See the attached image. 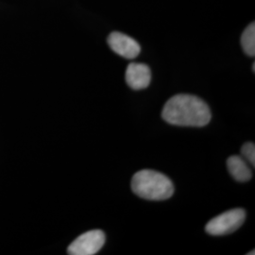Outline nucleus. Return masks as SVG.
<instances>
[{
	"label": "nucleus",
	"mask_w": 255,
	"mask_h": 255,
	"mask_svg": "<svg viewBox=\"0 0 255 255\" xmlns=\"http://www.w3.org/2000/svg\"><path fill=\"white\" fill-rule=\"evenodd\" d=\"M131 189L138 197L147 201H164L174 194L173 182L164 174L143 169L133 175Z\"/></svg>",
	"instance_id": "2"
},
{
	"label": "nucleus",
	"mask_w": 255,
	"mask_h": 255,
	"mask_svg": "<svg viewBox=\"0 0 255 255\" xmlns=\"http://www.w3.org/2000/svg\"><path fill=\"white\" fill-rule=\"evenodd\" d=\"M107 42L113 51L129 60L135 59L141 51V47L134 39L119 31L112 32Z\"/></svg>",
	"instance_id": "5"
},
{
	"label": "nucleus",
	"mask_w": 255,
	"mask_h": 255,
	"mask_svg": "<svg viewBox=\"0 0 255 255\" xmlns=\"http://www.w3.org/2000/svg\"><path fill=\"white\" fill-rule=\"evenodd\" d=\"M227 166L229 172L237 182H249L253 177V172L249 164H247L246 160L241 156H231L227 160Z\"/></svg>",
	"instance_id": "7"
},
{
	"label": "nucleus",
	"mask_w": 255,
	"mask_h": 255,
	"mask_svg": "<svg viewBox=\"0 0 255 255\" xmlns=\"http://www.w3.org/2000/svg\"><path fill=\"white\" fill-rule=\"evenodd\" d=\"M241 45L245 53L251 57L255 55V25L250 24L241 36Z\"/></svg>",
	"instance_id": "8"
},
{
	"label": "nucleus",
	"mask_w": 255,
	"mask_h": 255,
	"mask_svg": "<svg viewBox=\"0 0 255 255\" xmlns=\"http://www.w3.org/2000/svg\"><path fill=\"white\" fill-rule=\"evenodd\" d=\"M165 122L182 127H203L212 119V114L205 101L200 98L180 94L166 101L162 111Z\"/></svg>",
	"instance_id": "1"
},
{
	"label": "nucleus",
	"mask_w": 255,
	"mask_h": 255,
	"mask_svg": "<svg viewBox=\"0 0 255 255\" xmlns=\"http://www.w3.org/2000/svg\"><path fill=\"white\" fill-rule=\"evenodd\" d=\"M106 236L101 230H93L82 234L70 244L67 253L70 255H94L105 244Z\"/></svg>",
	"instance_id": "4"
},
{
	"label": "nucleus",
	"mask_w": 255,
	"mask_h": 255,
	"mask_svg": "<svg viewBox=\"0 0 255 255\" xmlns=\"http://www.w3.org/2000/svg\"><path fill=\"white\" fill-rule=\"evenodd\" d=\"M253 71L254 72L255 71V64H253Z\"/></svg>",
	"instance_id": "11"
},
{
	"label": "nucleus",
	"mask_w": 255,
	"mask_h": 255,
	"mask_svg": "<svg viewBox=\"0 0 255 255\" xmlns=\"http://www.w3.org/2000/svg\"><path fill=\"white\" fill-rule=\"evenodd\" d=\"M241 154L253 166L255 165V146L254 143H246L241 147Z\"/></svg>",
	"instance_id": "9"
},
{
	"label": "nucleus",
	"mask_w": 255,
	"mask_h": 255,
	"mask_svg": "<svg viewBox=\"0 0 255 255\" xmlns=\"http://www.w3.org/2000/svg\"><path fill=\"white\" fill-rule=\"evenodd\" d=\"M151 81V72L145 64L131 63L128 65L126 70V82L133 90H143L146 88Z\"/></svg>",
	"instance_id": "6"
},
{
	"label": "nucleus",
	"mask_w": 255,
	"mask_h": 255,
	"mask_svg": "<svg viewBox=\"0 0 255 255\" xmlns=\"http://www.w3.org/2000/svg\"><path fill=\"white\" fill-rule=\"evenodd\" d=\"M247 255H255V251H252V252H251V253H249V254H247Z\"/></svg>",
	"instance_id": "10"
},
{
	"label": "nucleus",
	"mask_w": 255,
	"mask_h": 255,
	"mask_svg": "<svg viewBox=\"0 0 255 255\" xmlns=\"http://www.w3.org/2000/svg\"><path fill=\"white\" fill-rule=\"evenodd\" d=\"M246 219V213L241 208L230 210L211 219L205 226V232L211 236L219 237L236 232Z\"/></svg>",
	"instance_id": "3"
}]
</instances>
